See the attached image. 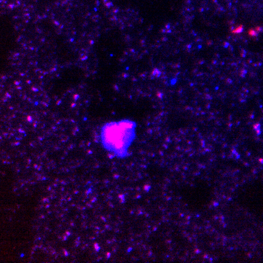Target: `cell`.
I'll return each instance as SVG.
<instances>
[{
	"instance_id": "obj_1",
	"label": "cell",
	"mask_w": 263,
	"mask_h": 263,
	"mask_svg": "<svg viewBox=\"0 0 263 263\" xmlns=\"http://www.w3.org/2000/svg\"><path fill=\"white\" fill-rule=\"evenodd\" d=\"M136 123L129 119L106 123L100 131L102 146L118 158H124L136 139Z\"/></svg>"
}]
</instances>
